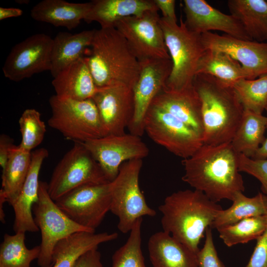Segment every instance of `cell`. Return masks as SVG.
I'll return each instance as SVG.
<instances>
[{"mask_svg": "<svg viewBox=\"0 0 267 267\" xmlns=\"http://www.w3.org/2000/svg\"><path fill=\"white\" fill-rule=\"evenodd\" d=\"M49 103L51 115L48 125L66 139L84 143L105 135L92 98L78 100L54 94L49 98Z\"/></svg>", "mask_w": 267, "mask_h": 267, "instance_id": "8992f818", "label": "cell"}, {"mask_svg": "<svg viewBox=\"0 0 267 267\" xmlns=\"http://www.w3.org/2000/svg\"><path fill=\"white\" fill-rule=\"evenodd\" d=\"M205 237L204 245L197 254L199 267H225L216 251L211 228H207Z\"/></svg>", "mask_w": 267, "mask_h": 267, "instance_id": "74e56055", "label": "cell"}, {"mask_svg": "<svg viewBox=\"0 0 267 267\" xmlns=\"http://www.w3.org/2000/svg\"><path fill=\"white\" fill-rule=\"evenodd\" d=\"M52 85L57 96L78 100L92 98L98 89L85 56L59 72Z\"/></svg>", "mask_w": 267, "mask_h": 267, "instance_id": "44dd1931", "label": "cell"}, {"mask_svg": "<svg viewBox=\"0 0 267 267\" xmlns=\"http://www.w3.org/2000/svg\"><path fill=\"white\" fill-rule=\"evenodd\" d=\"M142 166V159L124 163L116 178L110 182V211L118 218V228L123 233L130 232L138 219L156 214L147 204L139 187Z\"/></svg>", "mask_w": 267, "mask_h": 267, "instance_id": "52a82bcc", "label": "cell"}, {"mask_svg": "<svg viewBox=\"0 0 267 267\" xmlns=\"http://www.w3.org/2000/svg\"><path fill=\"white\" fill-rule=\"evenodd\" d=\"M83 144L109 181L116 178L124 163L134 159L142 160L149 153L148 147L140 136L131 133L107 135Z\"/></svg>", "mask_w": 267, "mask_h": 267, "instance_id": "4fadbf2b", "label": "cell"}, {"mask_svg": "<svg viewBox=\"0 0 267 267\" xmlns=\"http://www.w3.org/2000/svg\"><path fill=\"white\" fill-rule=\"evenodd\" d=\"M25 233H5L0 246V267H31L39 257L40 246L29 249L25 243Z\"/></svg>", "mask_w": 267, "mask_h": 267, "instance_id": "1f68e13d", "label": "cell"}, {"mask_svg": "<svg viewBox=\"0 0 267 267\" xmlns=\"http://www.w3.org/2000/svg\"><path fill=\"white\" fill-rule=\"evenodd\" d=\"M232 201L230 207L218 213L211 226L212 229H217L246 218L267 215V197L264 193L249 197L239 192Z\"/></svg>", "mask_w": 267, "mask_h": 267, "instance_id": "4dcf8cb0", "label": "cell"}, {"mask_svg": "<svg viewBox=\"0 0 267 267\" xmlns=\"http://www.w3.org/2000/svg\"><path fill=\"white\" fill-rule=\"evenodd\" d=\"M92 99L105 135L125 134V129L128 128L134 113L133 89L123 84L98 88Z\"/></svg>", "mask_w": 267, "mask_h": 267, "instance_id": "e0dca14e", "label": "cell"}, {"mask_svg": "<svg viewBox=\"0 0 267 267\" xmlns=\"http://www.w3.org/2000/svg\"><path fill=\"white\" fill-rule=\"evenodd\" d=\"M91 2L75 3L63 0H43L31 9L32 18L39 22L72 30L85 20Z\"/></svg>", "mask_w": 267, "mask_h": 267, "instance_id": "cb8c5ba5", "label": "cell"}, {"mask_svg": "<svg viewBox=\"0 0 267 267\" xmlns=\"http://www.w3.org/2000/svg\"><path fill=\"white\" fill-rule=\"evenodd\" d=\"M6 202L5 197L0 194V222L4 223L5 222V214L3 211V203Z\"/></svg>", "mask_w": 267, "mask_h": 267, "instance_id": "f6af8a7d", "label": "cell"}, {"mask_svg": "<svg viewBox=\"0 0 267 267\" xmlns=\"http://www.w3.org/2000/svg\"><path fill=\"white\" fill-rule=\"evenodd\" d=\"M152 104L182 122L203 139L204 128L202 105L193 86L178 91L163 89L154 99Z\"/></svg>", "mask_w": 267, "mask_h": 267, "instance_id": "ffe728a7", "label": "cell"}, {"mask_svg": "<svg viewBox=\"0 0 267 267\" xmlns=\"http://www.w3.org/2000/svg\"><path fill=\"white\" fill-rule=\"evenodd\" d=\"M227 6L252 41L267 42V0H229Z\"/></svg>", "mask_w": 267, "mask_h": 267, "instance_id": "4316f807", "label": "cell"}, {"mask_svg": "<svg viewBox=\"0 0 267 267\" xmlns=\"http://www.w3.org/2000/svg\"><path fill=\"white\" fill-rule=\"evenodd\" d=\"M144 130L155 143L183 159L191 156L203 144L202 137L195 131L153 104L145 116Z\"/></svg>", "mask_w": 267, "mask_h": 267, "instance_id": "30bf717a", "label": "cell"}, {"mask_svg": "<svg viewBox=\"0 0 267 267\" xmlns=\"http://www.w3.org/2000/svg\"><path fill=\"white\" fill-rule=\"evenodd\" d=\"M91 2V7L84 20L87 23L97 22L103 28L114 27L118 21L127 17L158 10L153 0H95Z\"/></svg>", "mask_w": 267, "mask_h": 267, "instance_id": "d4e9b609", "label": "cell"}, {"mask_svg": "<svg viewBox=\"0 0 267 267\" xmlns=\"http://www.w3.org/2000/svg\"><path fill=\"white\" fill-rule=\"evenodd\" d=\"M139 63V75L133 89L134 113L128 129L131 134L141 137L144 133L146 112L154 99L165 88L173 63L171 58L147 59Z\"/></svg>", "mask_w": 267, "mask_h": 267, "instance_id": "9a60e30c", "label": "cell"}, {"mask_svg": "<svg viewBox=\"0 0 267 267\" xmlns=\"http://www.w3.org/2000/svg\"><path fill=\"white\" fill-rule=\"evenodd\" d=\"M148 251L153 267H199L197 254L164 231L150 237Z\"/></svg>", "mask_w": 267, "mask_h": 267, "instance_id": "7402d4cb", "label": "cell"}, {"mask_svg": "<svg viewBox=\"0 0 267 267\" xmlns=\"http://www.w3.org/2000/svg\"><path fill=\"white\" fill-rule=\"evenodd\" d=\"M142 220L135 222L126 243L114 252L111 267H147L141 249Z\"/></svg>", "mask_w": 267, "mask_h": 267, "instance_id": "e575fe53", "label": "cell"}, {"mask_svg": "<svg viewBox=\"0 0 267 267\" xmlns=\"http://www.w3.org/2000/svg\"><path fill=\"white\" fill-rule=\"evenodd\" d=\"M184 23L191 31L202 34L212 30L222 31L237 39L252 41L241 23L231 14H224L204 0H184Z\"/></svg>", "mask_w": 267, "mask_h": 267, "instance_id": "ac0fdd59", "label": "cell"}, {"mask_svg": "<svg viewBox=\"0 0 267 267\" xmlns=\"http://www.w3.org/2000/svg\"><path fill=\"white\" fill-rule=\"evenodd\" d=\"M158 8L160 10L163 16L162 17L177 22V18L175 12V0H153Z\"/></svg>", "mask_w": 267, "mask_h": 267, "instance_id": "60d3db41", "label": "cell"}, {"mask_svg": "<svg viewBox=\"0 0 267 267\" xmlns=\"http://www.w3.org/2000/svg\"><path fill=\"white\" fill-rule=\"evenodd\" d=\"M267 227V215L246 218L219 228V237L228 247L257 240Z\"/></svg>", "mask_w": 267, "mask_h": 267, "instance_id": "d6a6232c", "label": "cell"}, {"mask_svg": "<svg viewBox=\"0 0 267 267\" xmlns=\"http://www.w3.org/2000/svg\"><path fill=\"white\" fill-rule=\"evenodd\" d=\"M232 87L244 110L262 114L267 104V74L254 80L240 79Z\"/></svg>", "mask_w": 267, "mask_h": 267, "instance_id": "836d02e7", "label": "cell"}, {"mask_svg": "<svg viewBox=\"0 0 267 267\" xmlns=\"http://www.w3.org/2000/svg\"><path fill=\"white\" fill-rule=\"evenodd\" d=\"M116 232L79 231L61 239L55 245L51 267H74L78 259L103 243L117 238Z\"/></svg>", "mask_w": 267, "mask_h": 267, "instance_id": "603a6c76", "label": "cell"}, {"mask_svg": "<svg viewBox=\"0 0 267 267\" xmlns=\"http://www.w3.org/2000/svg\"><path fill=\"white\" fill-rule=\"evenodd\" d=\"M265 110L267 111V105L266 106V108H265Z\"/></svg>", "mask_w": 267, "mask_h": 267, "instance_id": "bcb514c9", "label": "cell"}, {"mask_svg": "<svg viewBox=\"0 0 267 267\" xmlns=\"http://www.w3.org/2000/svg\"><path fill=\"white\" fill-rule=\"evenodd\" d=\"M48 156L46 148H41L32 153L29 170L21 191L11 205L14 212L13 228L15 233L35 232L39 229L33 214V207L39 198V174L43 163Z\"/></svg>", "mask_w": 267, "mask_h": 267, "instance_id": "d6986e66", "label": "cell"}, {"mask_svg": "<svg viewBox=\"0 0 267 267\" xmlns=\"http://www.w3.org/2000/svg\"><path fill=\"white\" fill-rule=\"evenodd\" d=\"M32 211L41 233V251L37 259L40 267L51 265L53 249L61 239L77 232H95L76 223L60 209L50 196L46 182L40 181L39 198Z\"/></svg>", "mask_w": 267, "mask_h": 267, "instance_id": "9c48e42d", "label": "cell"}, {"mask_svg": "<svg viewBox=\"0 0 267 267\" xmlns=\"http://www.w3.org/2000/svg\"><path fill=\"white\" fill-rule=\"evenodd\" d=\"M267 117L244 110L242 118L230 142L239 154L252 158L264 141Z\"/></svg>", "mask_w": 267, "mask_h": 267, "instance_id": "83f0119b", "label": "cell"}, {"mask_svg": "<svg viewBox=\"0 0 267 267\" xmlns=\"http://www.w3.org/2000/svg\"><path fill=\"white\" fill-rule=\"evenodd\" d=\"M85 57L98 88L123 84L133 89L140 63L116 28L95 30L89 54Z\"/></svg>", "mask_w": 267, "mask_h": 267, "instance_id": "277c9868", "label": "cell"}, {"mask_svg": "<svg viewBox=\"0 0 267 267\" xmlns=\"http://www.w3.org/2000/svg\"><path fill=\"white\" fill-rule=\"evenodd\" d=\"M41 116L36 109L28 108L20 117L18 123L21 141L18 146L22 149L31 152L42 142L46 130Z\"/></svg>", "mask_w": 267, "mask_h": 267, "instance_id": "d590c367", "label": "cell"}, {"mask_svg": "<svg viewBox=\"0 0 267 267\" xmlns=\"http://www.w3.org/2000/svg\"><path fill=\"white\" fill-rule=\"evenodd\" d=\"M23 13V10L15 7H0V20L11 17H17Z\"/></svg>", "mask_w": 267, "mask_h": 267, "instance_id": "7bdbcfd3", "label": "cell"}, {"mask_svg": "<svg viewBox=\"0 0 267 267\" xmlns=\"http://www.w3.org/2000/svg\"><path fill=\"white\" fill-rule=\"evenodd\" d=\"M240 154L230 142L203 144L182 160V179L216 203L223 199L232 201L237 192L245 190L239 168Z\"/></svg>", "mask_w": 267, "mask_h": 267, "instance_id": "6da1fadb", "label": "cell"}, {"mask_svg": "<svg viewBox=\"0 0 267 267\" xmlns=\"http://www.w3.org/2000/svg\"><path fill=\"white\" fill-rule=\"evenodd\" d=\"M245 267H267V227L257 239L253 252Z\"/></svg>", "mask_w": 267, "mask_h": 267, "instance_id": "f35d334b", "label": "cell"}, {"mask_svg": "<svg viewBox=\"0 0 267 267\" xmlns=\"http://www.w3.org/2000/svg\"><path fill=\"white\" fill-rule=\"evenodd\" d=\"M111 201L110 182L79 186L55 201L72 220L94 231L110 211Z\"/></svg>", "mask_w": 267, "mask_h": 267, "instance_id": "7c38bea8", "label": "cell"}, {"mask_svg": "<svg viewBox=\"0 0 267 267\" xmlns=\"http://www.w3.org/2000/svg\"><path fill=\"white\" fill-rule=\"evenodd\" d=\"M32 153L14 145L5 168L2 170L0 194L11 206L22 187L31 162Z\"/></svg>", "mask_w": 267, "mask_h": 267, "instance_id": "f1b7e54d", "label": "cell"}, {"mask_svg": "<svg viewBox=\"0 0 267 267\" xmlns=\"http://www.w3.org/2000/svg\"><path fill=\"white\" fill-rule=\"evenodd\" d=\"M51 265H52V264H51ZM51 266H49V267H51Z\"/></svg>", "mask_w": 267, "mask_h": 267, "instance_id": "7dc6e473", "label": "cell"}, {"mask_svg": "<svg viewBox=\"0 0 267 267\" xmlns=\"http://www.w3.org/2000/svg\"><path fill=\"white\" fill-rule=\"evenodd\" d=\"M74 267H104L100 253L97 249L88 251L78 259Z\"/></svg>", "mask_w": 267, "mask_h": 267, "instance_id": "ab89813d", "label": "cell"}, {"mask_svg": "<svg viewBox=\"0 0 267 267\" xmlns=\"http://www.w3.org/2000/svg\"><path fill=\"white\" fill-rule=\"evenodd\" d=\"M53 39L44 33L33 35L15 44L7 56L2 71L5 78L19 82L51 69Z\"/></svg>", "mask_w": 267, "mask_h": 267, "instance_id": "5bb4252c", "label": "cell"}, {"mask_svg": "<svg viewBox=\"0 0 267 267\" xmlns=\"http://www.w3.org/2000/svg\"><path fill=\"white\" fill-rule=\"evenodd\" d=\"M221 206L197 190H179L167 196L159 210L163 231L196 254L199 243L210 227Z\"/></svg>", "mask_w": 267, "mask_h": 267, "instance_id": "7a4b0ae2", "label": "cell"}, {"mask_svg": "<svg viewBox=\"0 0 267 267\" xmlns=\"http://www.w3.org/2000/svg\"><path fill=\"white\" fill-rule=\"evenodd\" d=\"M201 39L205 49L225 52L237 61L248 80L267 74V42L244 40L211 32L202 34Z\"/></svg>", "mask_w": 267, "mask_h": 267, "instance_id": "2e32d148", "label": "cell"}, {"mask_svg": "<svg viewBox=\"0 0 267 267\" xmlns=\"http://www.w3.org/2000/svg\"><path fill=\"white\" fill-rule=\"evenodd\" d=\"M109 182L83 143L75 142L54 168L47 183L48 191L55 201L79 186Z\"/></svg>", "mask_w": 267, "mask_h": 267, "instance_id": "ba28073f", "label": "cell"}, {"mask_svg": "<svg viewBox=\"0 0 267 267\" xmlns=\"http://www.w3.org/2000/svg\"><path fill=\"white\" fill-rule=\"evenodd\" d=\"M239 168L240 172L249 174L262 184V189L267 197V159L256 160L240 154Z\"/></svg>", "mask_w": 267, "mask_h": 267, "instance_id": "8d00e7d4", "label": "cell"}, {"mask_svg": "<svg viewBox=\"0 0 267 267\" xmlns=\"http://www.w3.org/2000/svg\"><path fill=\"white\" fill-rule=\"evenodd\" d=\"M252 159L256 160H264L267 159V137H266L264 141L259 148Z\"/></svg>", "mask_w": 267, "mask_h": 267, "instance_id": "ee69618b", "label": "cell"}, {"mask_svg": "<svg viewBox=\"0 0 267 267\" xmlns=\"http://www.w3.org/2000/svg\"><path fill=\"white\" fill-rule=\"evenodd\" d=\"M9 136L2 134L0 136V166L3 170L7 162L11 148L14 145Z\"/></svg>", "mask_w": 267, "mask_h": 267, "instance_id": "b9f144b4", "label": "cell"}, {"mask_svg": "<svg viewBox=\"0 0 267 267\" xmlns=\"http://www.w3.org/2000/svg\"><path fill=\"white\" fill-rule=\"evenodd\" d=\"M193 85L202 105L203 144L230 142L244 112L232 87L204 74L196 75Z\"/></svg>", "mask_w": 267, "mask_h": 267, "instance_id": "3957f363", "label": "cell"}, {"mask_svg": "<svg viewBox=\"0 0 267 267\" xmlns=\"http://www.w3.org/2000/svg\"><path fill=\"white\" fill-rule=\"evenodd\" d=\"M159 10L121 19L115 25L127 40L139 62L151 59H170Z\"/></svg>", "mask_w": 267, "mask_h": 267, "instance_id": "8fae6325", "label": "cell"}, {"mask_svg": "<svg viewBox=\"0 0 267 267\" xmlns=\"http://www.w3.org/2000/svg\"><path fill=\"white\" fill-rule=\"evenodd\" d=\"M95 29L84 30L72 34L58 33L53 39L51 52L52 77H55L69 64L85 56L88 47L91 46Z\"/></svg>", "mask_w": 267, "mask_h": 267, "instance_id": "484cf974", "label": "cell"}, {"mask_svg": "<svg viewBox=\"0 0 267 267\" xmlns=\"http://www.w3.org/2000/svg\"><path fill=\"white\" fill-rule=\"evenodd\" d=\"M199 74L211 75L229 86L240 79L248 80L237 61L225 52L211 49H206L199 61L196 75Z\"/></svg>", "mask_w": 267, "mask_h": 267, "instance_id": "f546056e", "label": "cell"}, {"mask_svg": "<svg viewBox=\"0 0 267 267\" xmlns=\"http://www.w3.org/2000/svg\"><path fill=\"white\" fill-rule=\"evenodd\" d=\"M160 24L173 63L164 89L178 91L192 87L198 64L206 50L201 34L189 30L181 17L179 24L162 17Z\"/></svg>", "mask_w": 267, "mask_h": 267, "instance_id": "5b68a950", "label": "cell"}]
</instances>
